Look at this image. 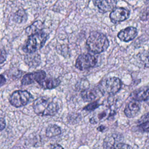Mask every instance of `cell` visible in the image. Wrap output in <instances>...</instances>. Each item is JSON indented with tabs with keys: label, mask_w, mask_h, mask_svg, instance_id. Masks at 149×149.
<instances>
[{
	"label": "cell",
	"mask_w": 149,
	"mask_h": 149,
	"mask_svg": "<svg viewBox=\"0 0 149 149\" xmlns=\"http://www.w3.org/2000/svg\"><path fill=\"white\" fill-rule=\"evenodd\" d=\"M34 112L38 115L54 116L59 110L57 102L51 98L40 97L36 99L33 104Z\"/></svg>",
	"instance_id": "6da1fadb"
},
{
	"label": "cell",
	"mask_w": 149,
	"mask_h": 149,
	"mask_svg": "<svg viewBox=\"0 0 149 149\" xmlns=\"http://www.w3.org/2000/svg\"><path fill=\"white\" fill-rule=\"evenodd\" d=\"M86 44L88 49L93 53L100 54L105 51L109 47L107 37L102 33L94 31L88 37Z\"/></svg>",
	"instance_id": "7a4b0ae2"
},
{
	"label": "cell",
	"mask_w": 149,
	"mask_h": 149,
	"mask_svg": "<svg viewBox=\"0 0 149 149\" xmlns=\"http://www.w3.org/2000/svg\"><path fill=\"white\" fill-rule=\"evenodd\" d=\"M47 37V34L42 31L30 35L23 47V50L27 54L36 52L44 46Z\"/></svg>",
	"instance_id": "3957f363"
},
{
	"label": "cell",
	"mask_w": 149,
	"mask_h": 149,
	"mask_svg": "<svg viewBox=\"0 0 149 149\" xmlns=\"http://www.w3.org/2000/svg\"><path fill=\"white\" fill-rule=\"evenodd\" d=\"M122 82L119 78L111 77L101 81L99 85V90L103 94L113 95L120 90Z\"/></svg>",
	"instance_id": "277c9868"
},
{
	"label": "cell",
	"mask_w": 149,
	"mask_h": 149,
	"mask_svg": "<svg viewBox=\"0 0 149 149\" xmlns=\"http://www.w3.org/2000/svg\"><path fill=\"white\" fill-rule=\"evenodd\" d=\"M31 98V94L27 90H16L10 95L9 101L12 106L19 108L27 105Z\"/></svg>",
	"instance_id": "5b68a950"
},
{
	"label": "cell",
	"mask_w": 149,
	"mask_h": 149,
	"mask_svg": "<svg viewBox=\"0 0 149 149\" xmlns=\"http://www.w3.org/2000/svg\"><path fill=\"white\" fill-rule=\"evenodd\" d=\"M97 62V58L90 54L80 55L76 59L75 66L80 70H84L94 67Z\"/></svg>",
	"instance_id": "8992f818"
},
{
	"label": "cell",
	"mask_w": 149,
	"mask_h": 149,
	"mask_svg": "<svg viewBox=\"0 0 149 149\" xmlns=\"http://www.w3.org/2000/svg\"><path fill=\"white\" fill-rule=\"evenodd\" d=\"M46 77V73L44 70H39L27 73L23 76L21 80L22 85H29L34 82L39 83Z\"/></svg>",
	"instance_id": "52a82bcc"
},
{
	"label": "cell",
	"mask_w": 149,
	"mask_h": 149,
	"mask_svg": "<svg viewBox=\"0 0 149 149\" xmlns=\"http://www.w3.org/2000/svg\"><path fill=\"white\" fill-rule=\"evenodd\" d=\"M130 11L123 8H114L109 15L111 21L113 23L123 22L129 18Z\"/></svg>",
	"instance_id": "ba28073f"
},
{
	"label": "cell",
	"mask_w": 149,
	"mask_h": 149,
	"mask_svg": "<svg viewBox=\"0 0 149 149\" xmlns=\"http://www.w3.org/2000/svg\"><path fill=\"white\" fill-rule=\"evenodd\" d=\"M114 113H115L114 111L111 109L109 107H106L102 109L101 111H99L95 113V115H94L92 118H91L90 119V122L92 124H94L100 122H102Z\"/></svg>",
	"instance_id": "9c48e42d"
},
{
	"label": "cell",
	"mask_w": 149,
	"mask_h": 149,
	"mask_svg": "<svg viewBox=\"0 0 149 149\" xmlns=\"http://www.w3.org/2000/svg\"><path fill=\"white\" fill-rule=\"evenodd\" d=\"M93 2L101 12L106 13L115 8L117 0H93Z\"/></svg>",
	"instance_id": "30bf717a"
},
{
	"label": "cell",
	"mask_w": 149,
	"mask_h": 149,
	"mask_svg": "<svg viewBox=\"0 0 149 149\" xmlns=\"http://www.w3.org/2000/svg\"><path fill=\"white\" fill-rule=\"evenodd\" d=\"M137 33V30L135 27H128L121 30L118 34V37L121 41L128 42L134 39Z\"/></svg>",
	"instance_id": "8fae6325"
},
{
	"label": "cell",
	"mask_w": 149,
	"mask_h": 149,
	"mask_svg": "<svg viewBox=\"0 0 149 149\" xmlns=\"http://www.w3.org/2000/svg\"><path fill=\"white\" fill-rule=\"evenodd\" d=\"M122 136L120 134L115 133L108 136L104 140V149H115L116 145L122 141Z\"/></svg>",
	"instance_id": "7c38bea8"
},
{
	"label": "cell",
	"mask_w": 149,
	"mask_h": 149,
	"mask_svg": "<svg viewBox=\"0 0 149 149\" xmlns=\"http://www.w3.org/2000/svg\"><path fill=\"white\" fill-rule=\"evenodd\" d=\"M140 103L137 101L133 100L126 105L124 110V112L127 118H132L137 115V114L140 111Z\"/></svg>",
	"instance_id": "4fadbf2b"
},
{
	"label": "cell",
	"mask_w": 149,
	"mask_h": 149,
	"mask_svg": "<svg viewBox=\"0 0 149 149\" xmlns=\"http://www.w3.org/2000/svg\"><path fill=\"white\" fill-rule=\"evenodd\" d=\"M131 97L137 101H144L149 99V88L143 87L135 90L131 94Z\"/></svg>",
	"instance_id": "5bb4252c"
},
{
	"label": "cell",
	"mask_w": 149,
	"mask_h": 149,
	"mask_svg": "<svg viewBox=\"0 0 149 149\" xmlns=\"http://www.w3.org/2000/svg\"><path fill=\"white\" fill-rule=\"evenodd\" d=\"M61 83V80L56 78H45L38 84L44 89H53L58 87Z\"/></svg>",
	"instance_id": "9a60e30c"
},
{
	"label": "cell",
	"mask_w": 149,
	"mask_h": 149,
	"mask_svg": "<svg viewBox=\"0 0 149 149\" xmlns=\"http://www.w3.org/2000/svg\"><path fill=\"white\" fill-rule=\"evenodd\" d=\"M24 61L29 66H37L40 64V56L39 54L35 52L30 53L25 56Z\"/></svg>",
	"instance_id": "2e32d148"
},
{
	"label": "cell",
	"mask_w": 149,
	"mask_h": 149,
	"mask_svg": "<svg viewBox=\"0 0 149 149\" xmlns=\"http://www.w3.org/2000/svg\"><path fill=\"white\" fill-rule=\"evenodd\" d=\"M98 93L95 89H86L81 91V97L82 99L86 102L94 100L98 97Z\"/></svg>",
	"instance_id": "e0dca14e"
},
{
	"label": "cell",
	"mask_w": 149,
	"mask_h": 149,
	"mask_svg": "<svg viewBox=\"0 0 149 149\" xmlns=\"http://www.w3.org/2000/svg\"><path fill=\"white\" fill-rule=\"evenodd\" d=\"M138 62L144 68H149V52L143 51L137 55Z\"/></svg>",
	"instance_id": "ac0fdd59"
},
{
	"label": "cell",
	"mask_w": 149,
	"mask_h": 149,
	"mask_svg": "<svg viewBox=\"0 0 149 149\" xmlns=\"http://www.w3.org/2000/svg\"><path fill=\"white\" fill-rule=\"evenodd\" d=\"M61 133V128L56 125H49L45 132V135L49 138L54 137L59 135Z\"/></svg>",
	"instance_id": "d6986e66"
},
{
	"label": "cell",
	"mask_w": 149,
	"mask_h": 149,
	"mask_svg": "<svg viewBox=\"0 0 149 149\" xmlns=\"http://www.w3.org/2000/svg\"><path fill=\"white\" fill-rule=\"evenodd\" d=\"M42 26H43L42 23L40 20H37L35 22H34L32 24H31L30 26L26 28V32L28 34L31 35L40 31H41L42 29Z\"/></svg>",
	"instance_id": "ffe728a7"
},
{
	"label": "cell",
	"mask_w": 149,
	"mask_h": 149,
	"mask_svg": "<svg viewBox=\"0 0 149 149\" xmlns=\"http://www.w3.org/2000/svg\"><path fill=\"white\" fill-rule=\"evenodd\" d=\"M13 21L17 23H24L27 20V15L26 12L23 9L18 10L13 16Z\"/></svg>",
	"instance_id": "44dd1931"
},
{
	"label": "cell",
	"mask_w": 149,
	"mask_h": 149,
	"mask_svg": "<svg viewBox=\"0 0 149 149\" xmlns=\"http://www.w3.org/2000/svg\"><path fill=\"white\" fill-rule=\"evenodd\" d=\"M100 105H101L97 101H95V102H91V104H88L87 106L84 107V109L86 111H93V110L97 109Z\"/></svg>",
	"instance_id": "7402d4cb"
},
{
	"label": "cell",
	"mask_w": 149,
	"mask_h": 149,
	"mask_svg": "<svg viewBox=\"0 0 149 149\" xmlns=\"http://www.w3.org/2000/svg\"><path fill=\"white\" fill-rule=\"evenodd\" d=\"M115 149H133V148L129 144L120 142L116 145Z\"/></svg>",
	"instance_id": "603a6c76"
},
{
	"label": "cell",
	"mask_w": 149,
	"mask_h": 149,
	"mask_svg": "<svg viewBox=\"0 0 149 149\" xmlns=\"http://www.w3.org/2000/svg\"><path fill=\"white\" fill-rule=\"evenodd\" d=\"M139 129L143 132H149V122H147L141 124H140L139 126Z\"/></svg>",
	"instance_id": "cb8c5ba5"
},
{
	"label": "cell",
	"mask_w": 149,
	"mask_h": 149,
	"mask_svg": "<svg viewBox=\"0 0 149 149\" xmlns=\"http://www.w3.org/2000/svg\"><path fill=\"white\" fill-rule=\"evenodd\" d=\"M6 53L5 49L0 48V64L3 63L6 61Z\"/></svg>",
	"instance_id": "d4e9b609"
},
{
	"label": "cell",
	"mask_w": 149,
	"mask_h": 149,
	"mask_svg": "<svg viewBox=\"0 0 149 149\" xmlns=\"http://www.w3.org/2000/svg\"><path fill=\"white\" fill-rule=\"evenodd\" d=\"M147 122H149V112L143 115L139 120V124H141Z\"/></svg>",
	"instance_id": "484cf974"
},
{
	"label": "cell",
	"mask_w": 149,
	"mask_h": 149,
	"mask_svg": "<svg viewBox=\"0 0 149 149\" xmlns=\"http://www.w3.org/2000/svg\"><path fill=\"white\" fill-rule=\"evenodd\" d=\"M45 149H64V148L58 144H51L48 145Z\"/></svg>",
	"instance_id": "4316f807"
},
{
	"label": "cell",
	"mask_w": 149,
	"mask_h": 149,
	"mask_svg": "<svg viewBox=\"0 0 149 149\" xmlns=\"http://www.w3.org/2000/svg\"><path fill=\"white\" fill-rule=\"evenodd\" d=\"M6 126V122L3 118L0 117V132L2 131Z\"/></svg>",
	"instance_id": "83f0119b"
},
{
	"label": "cell",
	"mask_w": 149,
	"mask_h": 149,
	"mask_svg": "<svg viewBox=\"0 0 149 149\" xmlns=\"http://www.w3.org/2000/svg\"><path fill=\"white\" fill-rule=\"evenodd\" d=\"M5 83H6L5 77L3 75L0 74V87L2 86L3 84H5Z\"/></svg>",
	"instance_id": "f1b7e54d"
},
{
	"label": "cell",
	"mask_w": 149,
	"mask_h": 149,
	"mask_svg": "<svg viewBox=\"0 0 149 149\" xmlns=\"http://www.w3.org/2000/svg\"><path fill=\"white\" fill-rule=\"evenodd\" d=\"M105 127L104 126H103V125H100V126H99L97 127V130H98V131L101 132H104V130H105Z\"/></svg>",
	"instance_id": "f546056e"
}]
</instances>
